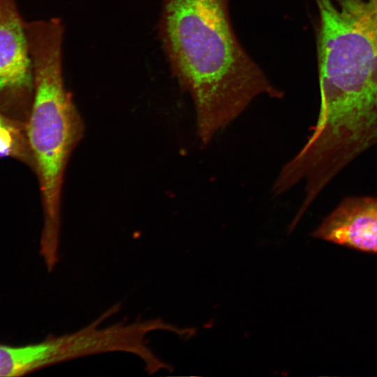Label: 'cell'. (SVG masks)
I'll return each mask as SVG.
<instances>
[{
	"instance_id": "obj_1",
	"label": "cell",
	"mask_w": 377,
	"mask_h": 377,
	"mask_svg": "<svg viewBox=\"0 0 377 377\" xmlns=\"http://www.w3.org/2000/svg\"><path fill=\"white\" fill-rule=\"evenodd\" d=\"M318 120L302 151L339 171L377 145V0H314Z\"/></svg>"
},
{
	"instance_id": "obj_2",
	"label": "cell",
	"mask_w": 377,
	"mask_h": 377,
	"mask_svg": "<svg viewBox=\"0 0 377 377\" xmlns=\"http://www.w3.org/2000/svg\"><path fill=\"white\" fill-rule=\"evenodd\" d=\"M157 27L171 72L193 100L202 146L256 98H283L239 42L228 0H162Z\"/></svg>"
},
{
	"instance_id": "obj_3",
	"label": "cell",
	"mask_w": 377,
	"mask_h": 377,
	"mask_svg": "<svg viewBox=\"0 0 377 377\" xmlns=\"http://www.w3.org/2000/svg\"><path fill=\"white\" fill-rule=\"evenodd\" d=\"M25 31L34 76V99L27 133L41 195L43 225L40 253L59 257L61 195L69 158L84 124L63 75L64 29L58 17L27 22Z\"/></svg>"
},
{
	"instance_id": "obj_4",
	"label": "cell",
	"mask_w": 377,
	"mask_h": 377,
	"mask_svg": "<svg viewBox=\"0 0 377 377\" xmlns=\"http://www.w3.org/2000/svg\"><path fill=\"white\" fill-rule=\"evenodd\" d=\"M24 23L15 0H0V113L27 123L34 87Z\"/></svg>"
},
{
	"instance_id": "obj_5",
	"label": "cell",
	"mask_w": 377,
	"mask_h": 377,
	"mask_svg": "<svg viewBox=\"0 0 377 377\" xmlns=\"http://www.w3.org/2000/svg\"><path fill=\"white\" fill-rule=\"evenodd\" d=\"M310 235L377 253V196L345 198Z\"/></svg>"
},
{
	"instance_id": "obj_6",
	"label": "cell",
	"mask_w": 377,
	"mask_h": 377,
	"mask_svg": "<svg viewBox=\"0 0 377 377\" xmlns=\"http://www.w3.org/2000/svg\"><path fill=\"white\" fill-rule=\"evenodd\" d=\"M0 157L16 160L34 170L27 123L0 113Z\"/></svg>"
}]
</instances>
